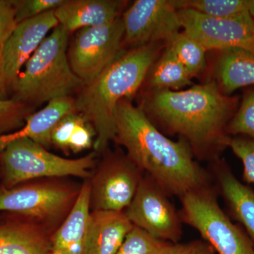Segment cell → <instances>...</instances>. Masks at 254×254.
I'll list each match as a JSON object with an SVG mask.
<instances>
[{
	"label": "cell",
	"mask_w": 254,
	"mask_h": 254,
	"mask_svg": "<svg viewBox=\"0 0 254 254\" xmlns=\"http://www.w3.org/2000/svg\"><path fill=\"white\" fill-rule=\"evenodd\" d=\"M161 44L125 51L95 79L85 84L74 98L75 108L94 127V152L103 154L115 138V114L121 100L136 95L158 59Z\"/></svg>",
	"instance_id": "cell-3"
},
{
	"label": "cell",
	"mask_w": 254,
	"mask_h": 254,
	"mask_svg": "<svg viewBox=\"0 0 254 254\" xmlns=\"http://www.w3.org/2000/svg\"><path fill=\"white\" fill-rule=\"evenodd\" d=\"M172 245L134 226L115 254H168Z\"/></svg>",
	"instance_id": "cell-25"
},
{
	"label": "cell",
	"mask_w": 254,
	"mask_h": 254,
	"mask_svg": "<svg viewBox=\"0 0 254 254\" xmlns=\"http://www.w3.org/2000/svg\"><path fill=\"white\" fill-rule=\"evenodd\" d=\"M237 107L238 98L208 81L181 91L150 90L141 108L163 131L186 141L195 158L210 163L227 147L226 128Z\"/></svg>",
	"instance_id": "cell-2"
},
{
	"label": "cell",
	"mask_w": 254,
	"mask_h": 254,
	"mask_svg": "<svg viewBox=\"0 0 254 254\" xmlns=\"http://www.w3.org/2000/svg\"><path fill=\"white\" fill-rule=\"evenodd\" d=\"M220 52L217 83L224 94L230 95L239 88L254 85V53L238 48Z\"/></svg>",
	"instance_id": "cell-20"
},
{
	"label": "cell",
	"mask_w": 254,
	"mask_h": 254,
	"mask_svg": "<svg viewBox=\"0 0 254 254\" xmlns=\"http://www.w3.org/2000/svg\"><path fill=\"white\" fill-rule=\"evenodd\" d=\"M58 25L55 10L18 23L4 50L5 77L9 91L14 88L28 60L46 39L48 33Z\"/></svg>",
	"instance_id": "cell-13"
},
{
	"label": "cell",
	"mask_w": 254,
	"mask_h": 254,
	"mask_svg": "<svg viewBox=\"0 0 254 254\" xmlns=\"http://www.w3.org/2000/svg\"><path fill=\"white\" fill-rule=\"evenodd\" d=\"M227 147L242 160L243 178L249 184H254V138L250 137L229 136Z\"/></svg>",
	"instance_id": "cell-28"
},
{
	"label": "cell",
	"mask_w": 254,
	"mask_h": 254,
	"mask_svg": "<svg viewBox=\"0 0 254 254\" xmlns=\"http://www.w3.org/2000/svg\"><path fill=\"white\" fill-rule=\"evenodd\" d=\"M169 197L153 179L144 175L125 213L135 227L152 237L177 244L183 235V222Z\"/></svg>",
	"instance_id": "cell-10"
},
{
	"label": "cell",
	"mask_w": 254,
	"mask_h": 254,
	"mask_svg": "<svg viewBox=\"0 0 254 254\" xmlns=\"http://www.w3.org/2000/svg\"><path fill=\"white\" fill-rule=\"evenodd\" d=\"M125 30L122 16L103 26L76 32L68 44V59L73 73L88 84L123 54Z\"/></svg>",
	"instance_id": "cell-9"
},
{
	"label": "cell",
	"mask_w": 254,
	"mask_h": 254,
	"mask_svg": "<svg viewBox=\"0 0 254 254\" xmlns=\"http://www.w3.org/2000/svg\"><path fill=\"white\" fill-rule=\"evenodd\" d=\"M16 11L17 1L0 0V100L8 99L9 91L5 77L4 55L6 43L18 24Z\"/></svg>",
	"instance_id": "cell-24"
},
{
	"label": "cell",
	"mask_w": 254,
	"mask_h": 254,
	"mask_svg": "<svg viewBox=\"0 0 254 254\" xmlns=\"http://www.w3.org/2000/svg\"><path fill=\"white\" fill-rule=\"evenodd\" d=\"M177 1L136 0L122 14L124 43L132 48L167 45L181 32Z\"/></svg>",
	"instance_id": "cell-11"
},
{
	"label": "cell",
	"mask_w": 254,
	"mask_h": 254,
	"mask_svg": "<svg viewBox=\"0 0 254 254\" xmlns=\"http://www.w3.org/2000/svg\"><path fill=\"white\" fill-rule=\"evenodd\" d=\"M250 12L254 20V0H251Z\"/></svg>",
	"instance_id": "cell-33"
},
{
	"label": "cell",
	"mask_w": 254,
	"mask_h": 254,
	"mask_svg": "<svg viewBox=\"0 0 254 254\" xmlns=\"http://www.w3.org/2000/svg\"><path fill=\"white\" fill-rule=\"evenodd\" d=\"M74 98L66 97L52 100L26 120L22 128L14 133L0 135V153L12 142L31 139L48 149L51 146V133L57 123L68 114L74 113Z\"/></svg>",
	"instance_id": "cell-17"
},
{
	"label": "cell",
	"mask_w": 254,
	"mask_h": 254,
	"mask_svg": "<svg viewBox=\"0 0 254 254\" xmlns=\"http://www.w3.org/2000/svg\"><path fill=\"white\" fill-rule=\"evenodd\" d=\"M68 36L60 25L47 36L21 70L12 89L15 100L40 106L58 98L72 97L84 86L68 62Z\"/></svg>",
	"instance_id": "cell-4"
},
{
	"label": "cell",
	"mask_w": 254,
	"mask_h": 254,
	"mask_svg": "<svg viewBox=\"0 0 254 254\" xmlns=\"http://www.w3.org/2000/svg\"><path fill=\"white\" fill-rule=\"evenodd\" d=\"M128 1L118 0H65L55 10L59 25L68 34L83 29L97 27L122 16Z\"/></svg>",
	"instance_id": "cell-15"
},
{
	"label": "cell",
	"mask_w": 254,
	"mask_h": 254,
	"mask_svg": "<svg viewBox=\"0 0 254 254\" xmlns=\"http://www.w3.org/2000/svg\"><path fill=\"white\" fill-rule=\"evenodd\" d=\"M114 141L138 169L161 187L169 196L179 198L193 190L212 186L210 172L195 160L186 141H173L150 121L131 100L119 103L115 114Z\"/></svg>",
	"instance_id": "cell-1"
},
{
	"label": "cell",
	"mask_w": 254,
	"mask_h": 254,
	"mask_svg": "<svg viewBox=\"0 0 254 254\" xmlns=\"http://www.w3.org/2000/svg\"><path fill=\"white\" fill-rule=\"evenodd\" d=\"M180 199L183 223L195 229L216 254H254L250 237L220 208L213 185L187 193Z\"/></svg>",
	"instance_id": "cell-7"
},
{
	"label": "cell",
	"mask_w": 254,
	"mask_h": 254,
	"mask_svg": "<svg viewBox=\"0 0 254 254\" xmlns=\"http://www.w3.org/2000/svg\"><path fill=\"white\" fill-rule=\"evenodd\" d=\"M80 117L81 114L77 112L66 115L57 123L52 131V145H54L65 155H69L70 138Z\"/></svg>",
	"instance_id": "cell-29"
},
{
	"label": "cell",
	"mask_w": 254,
	"mask_h": 254,
	"mask_svg": "<svg viewBox=\"0 0 254 254\" xmlns=\"http://www.w3.org/2000/svg\"><path fill=\"white\" fill-rule=\"evenodd\" d=\"M179 9L186 8L215 18H229L250 11L251 0H178Z\"/></svg>",
	"instance_id": "cell-23"
},
{
	"label": "cell",
	"mask_w": 254,
	"mask_h": 254,
	"mask_svg": "<svg viewBox=\"0 0 254 254\" xmlns=\"http://www.w3.org/2000/svg\"><path fill=\"white\" fill-rule=\"evenodd\" d=\"M167 46L173 51L192 77L199 74L204 69L207 50L185 31L179 33Z\"/></svg>",
	"instance_id": "cell-22"
},
{
	"label": "cell",
	"mask_w": 254,
	"mask_h": 254,
	"mask_svg": "<svg viewBox=\"0 0 254 254\" xmlns=\"http://www.w3.org/2000/svg\"><path fill=\"white\" fill-rule=\"evenodd\" d=\"M90 214L89 182L85 180L73 208L50 237V254H84Z\"/></svg>",
	"instance_id": "cell-19"
},
{
	"label": "cell",
	"mask_w": 254,
	"mask_h": 254,
	"mask_svg": "<svg viewBox=\"0 0 254 254\" xmlns=\"http://www.w3.org/2000/svg\"><path fill=\"white\" fill-rule=\"evenodd\" d=\"M4 185L6 189L30 180L53 177L91 178L97 163V153L68 159L50 153L31 139L12 142L1 153Z\"/></svg>",
	"instance_id": "cell-6"
},
{
	"label": "cell",
	"mask_w": 254,
	"mask_h": 254,
	"mask_svg": "<svg viewBox=\"0 0 254 254\" xmlns=\"http://www.w3.org/2000/svg\"><path fill=\"white\" fill-rule=\"evenodd\" d=\"M65 0H25L17 1L16 22L19 23L29 18L36 17L55 10L64 2Z\"/></svg>",
	"instance_id": "cell-31"
},
{
	"label": "cell",
	"mask_w": 254,
	"mask_h": 254,
	"mask_svg": "<svg viewBox=\"0 0 254 254\" xmlns=\"http://www.w3.org/2000/svg\"><path fill=\"white\" fill-rule=\"evenodd\" d=\"M134 225L125 212L91 211L84 254H115Z\"/></svg>",
	"instance_id": "cell-16"
},
{
	"label": "cell",
	"mask_w": 254,
	"mask_h": 254,
	"mask_svg": "<svg viewBox=\"0 0 254 254\" xmlns=\"http://www.w3.org/2000/svg\"><path fill=\"white\" fill-rule=\"evenodd\" d=\"M210 175L233 219L243 225L254 247V191L237 180L224 159L210 163Z\"/></svg>",
	"instance_id": "cell-14"
},
{
	"label": "cell",
	"mask_w": 254,
	"mask_h": 254,
	"mask_svg": "<svg viewBox=\"0 0 254 254\" xmlns=\"http://www.w3.org/2000/svg\"><path fill=\"white\" fill-rule=\"evenodd\" d=\"M97 133L94 127L81 115L69 141L70 152L81 153L93 147Z\"/></svg>",
	"instance_id": "cell-30"
},
{
	"label": "cell",
	"mask_w": 254,
	"mask_h": 254,
	"mask_svg": "<svg viewBox=\"0 0 254 254\" xmlns=\"http://www.w3.org/2000/svg\"><path fill=\"white\" fill-rule=\"evenodd\" d=\"M50 239L42 227L17 215L0 218V254H50Z\"/></svg>",
	"instance_id": "cell-18"
},
{
	"label": "cell",
	"mask_w": 254,
	"mask_h": 254,
	"mask_svg": "<svg viewBox=\"0 0 254 254\" xmlns=\"http://www.w3.org/2000/svg\"><path fill=\"white\" fill-rule=\"evenodd\" d=\"M228 136L254 138V90L247 92L226 128Z\"/></svg>",
	"instance_id": "cell-26"
},
{
	"label": "cell",
	"mask_w": 254,
	"mask_h": 254,
	"mask_svg": "<svg viewBox=\"0 0 254 254\" xmlns=\"http://www.w3.org/2000/svg\"><path fill=\"white\" fill-rule=\"evenodd\" d=\"M149 71L150 91H180L191 84L193 78L168 46Z\"/></svg>",
	"instance_id": "cell-21"
},
{
	"label": "cell",
	"mask_w": 254,
	"mask_h": 254,
	"mask_svg": "<svg viewBox=\"0 0 254 254\" xmlns=\"http://www.w3.org/2000/svg\"><path fill=\"white\" fill-rule=\"evenodd\" d=\"M103 155L88 179L90 209L91 211L125 212L144 174L126 153L107 150Z\"/></svg>",
	"instance_id": "cell-8"
},
{
	"label": "cell",
	"mask_w": 254,
	"mask_h": 254,
	"mask_svg": "<svg viewBox=\"0 0 254 254\" xmlns=\"http://www.w3.org/2000/svg\"><path fill=\"white\" fill-rule=\"evenodd\" d=\"M81 186L71 177H53L30 180L10 189L1 187L0 212L29 220L51 237L73 208Z\"/></svg>",
	"instance_id": "cell-5"
},
{
	"label": "cell",
	"mask_w": 254,
	"mask_h": 254,
	"mask_svg": "<svg viewBox=\"0 0 254 254\" xmlns=\"http://www.w3.org/2000/svg\"><path fill=\"white\" fill-rule=\"evenodd\" d=\"M182 31L206 50L238 48L254 54V20L250 11L229 18H215L193 10H178Z\"/></svg>",
	"instance_id": "cell-12"
},
{
	"label": "cell",
	"mask_w": 254,
	"mask_h": 254,
	"mask_svg": "<svg viewBox=\"0 0 254 254\" xmlns=\"http://www.w3.org/2000/svg\"><path fill=\"white\" fill-rule=\"evenodd\" d=\"M168 254H216L213 247L205 241L195 240L173 244Z\"/></svg>",
	"instance_id": "cell-32"
},
{
	"label": "cell",
	"mask_w": 254,
	"mask_h": 254,
	"mask_svg": "<svg viewBox=\"0 0 254 254\" xmlns=\"http://www.w3.org/2000/svg\"><path fill=\"white\" fill-rule=\"evenodd\" d=\"M32 110V107L14 98L0 100V135L6 130L22 128L33 113Z\"/></svg>",
	"instance_id": "cell-27"
}]
</instances>
